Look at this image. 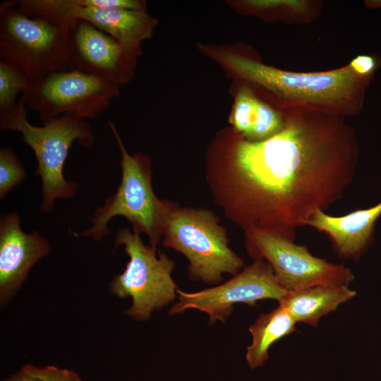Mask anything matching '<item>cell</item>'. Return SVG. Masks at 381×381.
<instances>
[{
	"label": "cell",
	"instance_id": "obj_8",
	"mask_svg": "<svg viewBox=\"0 0 381 381\" xmlns=\"http://www.w3.org/2000/svg\"><path fill=\"white\" fill-rule=\"evenodd\" d=\"M119 85L75 68L60 71L32 82L23 95L26 105L42 123L68 114L80 119H95L119 95Z\"/></svg>",
	"mask_w": 381,
	"mask_h": 381
},
{
	"label": "cell",
	"instance_id": "obj_24",
	"mask_svg": "<svg viewBox=\"0 0 381 381\" xmlns=\"http://www.w3.org/2000/svg\"><path fill=\"white\" fill-rule=\"evenodd\" d=\"M365 5L370 8H377L381 7V1H366Z\"/></svg>",
	"mask_w": 381,
	"mask_h": 381
},
{
	"label": "cell",
	"instance_id": "obj_19",
	"mask_svg": "<svg viewBox=\"0 0 381 381\" xmlns=\"http://www.w3.org/2000/svg\"><path fill=\"white\" fill-rule=\"evenodd\" d=\"M32 83L18 68L0 61V113L12 109L20 92L24 94Z\"/></svg>",
	"mask_w": 381,
	"mask_h": 381
},
{
	"label": "cell",
	"instance_id": "obj_3",
	"mask_svg": "<svg viewBox=\"0 0 381 381\" xmlns=\"http://www.w3.org/2000/svg\"><path fill=\"white\" fill-rule=\"evenodd\" d=\"M25 97L21 95L16 106L0 113L1 131H17L21 140L34 152L37 165L35 172L42 181L43 212H49L56 199L75 195L77 183L66 180L64 167L74 142L88 147L94 142L90 126L84 119L68 114L53 119L42 126H34L28 119Z\"/></svg>",
	"mask_w": 381,
	"mask_h": 381
},
{
	"label": "cell",
	"instance_id": "obj_6",
	"mask_svg": "<svg viewBox=\"0 0 381 381\" xmlns=\"http://www.w3.org/2000/svg\"><path fill=\"white\" fill-rule=\"evenodd\" d=\"M70 28L27 16L14 0L0 5V61L18 68L32 82L74 69Z\"/></svg>",
	"mask_w": 381,
	"mask_h": 381
},
{
	"label": "cell",
	"instance_id": "obj_21",
	"mask_svg": "<svg viewBox=\"0 0 381 381\" xmlns=\"http://www.w3.org/2000/svg\"><path fill=\"white\" fill-rule=\"evenodd\" d=\"M4 381H83L79 375L69 369L54 365L39 367L26 364Z\"/></svg>",
	"mask_w": 381,
	"mask_h": 381
},
{
	"label": "cell",
	"instance_id": "obj_11",
	"mask_svg": "<svg viewBox=\"0 0 381 381\" xmlns=\"http://www.w3.org/2000/svg\"><path fill=\"white\" fill-rule=\"evenodd\" d=\"M69 52L74 68L118 85L130 78L136 54L83 20L70 29Z\"/></svg>",
	"mask_w": 381,
	"mask_h": 381
},
{
	"label": "cell",
	"instance_id": "obj_23",
	"mask_svg": "<svg viewBox=\"0 0 381 381\" xmlns=\"http://www.w3.org/2000/svg\"><path fill=\"white\" fill-rule=\"evenodd\" d=\"M358 75L373 78L375 71L381 67V58L374 54H359L348 64Z\"/></svg>",
	"mask_w": 381,
	"mask_h": 381
},
{
	"label": "cell",
	"instance_id": "obj_9",
	"mask_svg": "<svg viewBox=\"0 0 381 381\" xmlns=\"http://www.w3.org/2000/svg\"><path fill=\"white\" fill-rule=\"evenodd\" d=\"M248 253L271 266L282 286L294 291L315 286H348L354 275L349 267L313 255L304 246L258 229L246 231Z\"/></svg>",
	"mask_w": 381,
	"mask_h": 381
},
{
	"label": "cell",
	"instance_id": "obj_10",
	"mask_svg": "<svg viewBox=\"0 0 381 381\" xmlns=\"http://www.w3.org/2000/svg\"><path fill=\"white\" fill-rule=\"evenodd\" d=\"M287 291L280 284L271 266L257 259L231 279L217 286L194 293L178 289V302L169 310L171 314L195 309L209 315L210 322H224L234 310V305H255L264 299L278 301Z\"/></svg>",
	"mask_w": 381,
	"mask_h": 381
},
{
	"label": "cell",
	"instance_id": "obj_5",
	"mask_svg": "<svg viewBox=\"0 0 381 381\" xmlns=\"http://www.w3.org/2000/svg\"><path fill=\"white\" fill-rule=\"evenodd\" d=\"M108 126L121 152V182L115 193L96 209L92 226L80 236L101 241L110 233L107 226L110 220L122 216L131 224L133 230L145 234L151 246L156 248L169 205L159 200L153 191L149 161L144 156L130 155L114 123L108 121Z\"/></svg>",
	"mask_w": 381,
	"mask_h": 381
},
{
	"label": "cell",
	"instance_id": "obj_22",
	"mask_svg": "<svg viewBox=\"0 0 381 381\" xmlns=\"http://www.w3.org/2000/svg\"><path fill=\"white\" fill-rule=\"evenodd\" d=\"M26 171L14 151L8 147L0 149V198L20 184L25 178Z\"/></svg>",
	"mask_w": 381,
	"mask_h": 381
},
{
	"label": "cell",
	"instance_id": "obj_20",
	"mask_svg": "<svg viewBox=\"0 0 381 381\" xmlns=\"http://www.w3.org/2000/svg\"><path fill=\"white\" fill-rule=\"evenodd\" d=\"M260 98L248 87L241 88L236 97L231 123L245 140H248L258 116Z\"/></svg>",
	"mask_w": 381,
	"mask_h": 381
},
{
	"label": "cell",
	"instance_id": "obj_15",
	"mask_svg": "<svg viewBox=\"0 0 381 381\" xmlns=\"http://www.w3.org/2000/svg\"><path fill=\"white\" fill-rule=\"evenodd\" d=\"M356 294L346 285L315 286L289 291L278 302L296 322L316 327L322 317L335 310Z\"/></svg>",
	"mask_w": 381,
	"mask_h": 381
},
{
	"label": "cell",
	"instance_id": "obj_14",
	"mask_svg": "<svg viewBox=\"0 0 381 381\" xmlns=\"http://www.w3.org/2000/svg\"><path fill=\"white\" fill-rule=\"evenodd\" d=\"M75 18L88 22L136 54L140 43L150 37L156 25V20L145 10L120 7H81L75 13Z\"/></svg>",
	"mask_w": 381,
	"mask_h": 381
},
{
	"label": "cell",
	"instance_id": "obj_16",
	"mask_svg": "<svg viewBox=\"0 0 381 381\" xmlns=\"http://www.w3.org/2000/svg\"><path fill=\"white\" fill-rule=\"evenodd\" d=\"M297 322L282 306L261 314L250 327L252 343L247 348L246 361L255 369L262 365L269 357V349L276 341L296 330Z\"/></svg>",
	"mask_w": 381,
	"mask_h": 381
},
{
	"label": "cell",
	"instance_id": "obj_12",
	"mask_svg": "<svg viewBox=\"0 0 381 381\" xmlns=\"http://www.w3.org/2000/svg\"><path fill=\"white\" fill-rule=\"evenodd\" d=\"M51 248L37 231L25 233L16 212L4 214L0 219V304L13 298L31 268L46 257Z\"/></svg>",
	"mask_w": 381,
	"mask_h": 381
},
{
	"label": "cell",
	"instance_id": "obj_13",
	"mask_svg": "<svg viewBox=\"0 0 381 381\" xmlns=\"http://www.w3.org/2000/svg\"><path fill=\"white\" fill-rule=\"evenodd\" d=\"M380 216L381 200L370 207L343 216H331L318 210L307 225L327 234L341 255L357 258L371 243L375 225Z\"/></svg>",
	"mask_w": 381,
	"mask_h": 381
},
{
	"label": "cell",
	"instance_id": "obj_17",
	"mask_svg": "<svg viewBox=\"0 0 381 381\" xmlns=\"http://www.w3.org/2000/svg\"><path fill=\"white\" fill-rule=\"evenodd\" d=\"M16 6L30 17L43 18L71 28L78 20L75 13L81 7H120L137 10L136 0H18Z\"/></svg>",
	"mask_w": 381,
	"mask_h": 381
},
{
	"label": "cell",
	"instance_id": "obj_4",
	"mask_svg": "<svg viewBox=\"0 0 381 381\" xmlns=\"http://www.w3.org/2000/svg\"><path fill=\"white\" fill-rule=\"evenodd\" d=\"M162 245L182 253L188 260V277L216 284L224 273L237 274L243 260L229 246L226 231L211 211L172 207L164 216Z\"/></svg>",
	"mask_w": 381,
	"mask_h": 381
},
{
	"label": "cell",
	"instance_id": "obj_2",
	"mask_svg": "<svg viewBox=\"0 0 381 381\" xmlns=\"http://www.w3.org/2000/svg\"><path fill=\"white\" fill-rule=\"evenodd\" d=\"M223 59L238 76L270 95L279 110L303 108L354 117L361 112L373 79L358 75L348 64L325 71L295 72L233 54Z\"/></svg>",
	"mask_w": 381,
	"mask_h": 381
},
{
	"label": "cell",
	"instance_id": "obj_7",
	"mask_svg": "<svg viewBox=\"0 0 381 381\" xmlns=\"http://www.w3.org/2000/svg\"><path fill=\"white\" fill-rule=\"evenodd\" d=\"M115 244L123 246L129 260L123 272L109 284V291L119 298L131 297V306L125 313L137 321L148 320L175 300L177 286L171 277L174 262L156 248L145 245L139 233L123 228L116 233Z\"/></svg>",
	"mask_w": 381,
	"mask_h": 381
},
{
	"label": "cell",
	"instance_id": "obj_18",
	"mask_svg": "<svg viewBox=\"0 0 381 381\" xmlns=\"http://www.w3.org/2000/svg\"><path fill=\"white\" fill-rule=\"evenodd\" d=\"M243 4L252 11L272 14L285 23L299 25L315 21L322 11V3L318 0H253Z\"/></svg>",
	"mask_w": 381,
	"mask_h": 381
},
{
	"label": "cell",
	"instance_id": "obj_1",
	"mask_svg": "<svg viewBox=\"0 0 381 381\" xmlns=\"http://www.w3.org/2000/svg\"><path fill=\"white\" fill-rule=\"evenodd\" d=\"M280 111L279 133L261 142L241 137L225 167L210 174L219 202L246 231L294 241L297 228L342 195L359 147L344 117L303 108Z\"/></svg>",
	"mask_w": 381,
	"mask_h": 381
}]
</instances>
